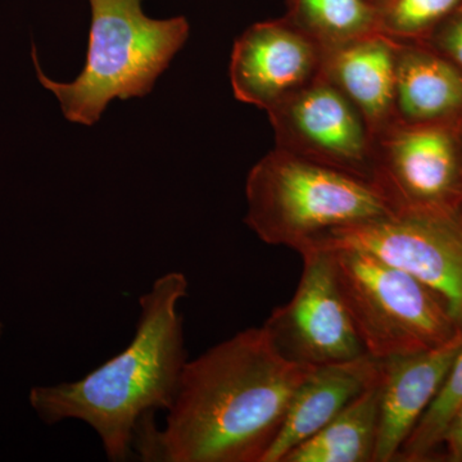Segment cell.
Segmentation results:
<instances>
[{
  "label": "cell",
  "instance_id": "6da1fadb",
  "mask_svg": "<svg viewBox=\"0 0 462 462\" xmlns=\"http://www.w3.org/2000/svg\"><path fill=\"white\" fill-rule=\"evenodd\" d=\"M314 369L282 357L263 327L240 331L188 360L165 428L143 419L133 449L143 461L263 462Z\"/></svg>",
  "mask_w": 462,
  "mask_h": 462
},
{
  "label": "cell",
  "instance_id": "7a4b0ae2",
  "mask_svg": "<svg viewBox=\"0 0 462 462\" xmlns=\"http://www.w3.org/2000/svg\"><path fill=\"white\" fill-rule=\"evenodd\" d=\"M182 273L160 276L139 298L129 346L84 378L30 392L39 418L53 425L79 420L96 431L109 461H126L143 419L171 407L188 363L179 303L188 294Z\"/></svg>",
  "mask_w": 462,
  "mask_h": 462
},
{
  "label": "cell",
  "instance_id": "3957f363",
  "mask_svg": "<svg viewBox=\"0 0 462 462\" xmlns=\"http://www.w3.org/2000/svg\"><path fill=\"white\" fill-rule=\"evenodd\" d=\"M91 9L87 62L72 83H58L42 72L36 47V76L60 100L71 123L93 126L116 98L147 96L189 38L185 17L153 20L142 0H88Z\"/></svg>",
  "mask_w": 462,
  "mask_h": 462
},
{
  "label": "cell",
  "instance_id": "277c9868",
  "mask_svg": "<svg viewBox=\"0 0 462 462\" xmlns=\"http://www.w3.org/2000/svg\"><path fill=\"white\" fill-rule=\"evenodd\" d=\"M245 196L249 229L298 254L336 227L393 214L372 182L278 148L252 167Z\"/></svg>",
  "mask_w": 462,
  "mask_h": 462
},
{
  "label": "cell",
  "instance_id": "5b68a950",
  "mask_svg": "<svg viewBox=\"0 0 462 462\" xmlns=\"http://www.w3.org/2000/svg\"><path fill=\"white\" fill-rule=\"evenodd\" d=\"M328 251L355 329L375 360L436 348L462 329L445 300L411 273L361 249Z\"/></svg>",
  "mask_w": 462,
  "mask_h": 462
},
{
  "label": "cell",
  "instance_id": "8992f818",
  "mask_svg": "<svg viewBox=\"0 0 462 462\" xmlns=\"http://www.w3.org/2000/svg\"><path fill=\"white\" fill-rule=\"evenodd\" d=\"M355 248L411 273L445 300L462 328V206L412 209L336 227L306 249Z\"/></svg>",
  "mask_w": 462,
  "mask_h": 462
},
{
  "label": "cell",
  "instance_id": "52a82bcc",
  "mask_svg": "<svg viewBox=\"0 0 462 462\" xmlns=\"http://www.w3.org/2000/svg\"><path fill=\"white\" fill-rule=\"evenodd\" d=\"M370 182L392 212L462 206V125H389L374 136Z\"/></svg>",
  "mask_w": 462,
  "mask_h": 462
},
{
  "label": "cell",
  "instance_id": "ba28073f",
  "mask_svg": "<svg viewBox=\"0 0 462 462\" xmlns=\"http://www.w3.org/2000/svg\"><path fill=\"white\" fill-rule=\"evenodd\" d=\"M296 293L276 307L263 329L273 346L291 363L325 366L367 355L337 282L328 249H306Z\"/></svg>",
  "mask_w": 462,
  "mask_h": 462
},
{
  "label": "cell",
  "instance_id": "9c48e42d",
  "mask_svg": "<svg viewBox=\"0 0 462 462\" xmlns=\"http://www.w3.org/2000/svg\"><path fill=\"white\" fill-rule=\"evenodd\" d=\"M282 152L372 181L374 138L363 115L320 74L267 111Z\"/></svg>",
  "mask_w": 462,
  "mask_h": 462
},
{
  "label": "cell",
  "instance_id": "30bf717a",
  "mask_svg": "<svg viewBox=\"0 0 462 462\" xmlns=\"http://www.w3.org/2000/svg\"><path fill=\"white\" fill-rule=\"evenodd\" d=\"M322 48L285 17L248 27L234 42L230 81L239 102L270 111L319 78Z\"/></svg>",
  "mask_w": 462,
  "mask_h": 462
},
{
  "label": "cell",
  "instance_id": "8fae6325",
  "mask_svg": "<svg viewBox=\"0 0 462 462\" xmlns=\"http://www.w3.org/2000/svg\"><path fill=\"white\" fill-rule=\"evenodd\" d=\"M462 346V329L436 348L382 361L379 428L373 462L397 458L433 402Z\"/></svg>",
  "mask_w": 462,
  "mask_h": 462
},
{
  "label": "cell",
  "instance_id": "7c38bea8",
  "mask_svg": "<svg viewBox=\"0 0 462 462\" xmlns=\"http://www.w3.org/2000/svg\"><path fill=\"white\" fill-rule=\"evenodd\" d=\"M382 375V361L365 355L346 363L315 367L298 387L281 431L263 462H282L360 396Z\"/></svg>",
  "mask_w": 462,
  "mask_h": 462
},
{
  "label": "cell",
  "instance_id": "4fadbf2b",
  "mask_svg": "<svg viewBox=\"0 0 462 462\" xmlns=\"http://www.w3.org/2000/svg\"><path fill=\"white\" fill-rule=\"evenodd\" d=\"M397 41L375 33L322 50L321 74L354 103L373 138L396 121Z\"/></svg>",
  "mask_w": 462,
  "mask_h": 462
},
{
  "label": "cell",
  "instance_id": "5bb4252c",
  "mask_svg": "<svg viewBox=\"0 0 462 462\" xmlns=\"http://www.w3.org/2000/svg\"><path fill=\"white\" fill-rule=\"evenodd\" d=\"M394 123L462 125V71L427 42H397Z\"/></svg>",
  "mask_w": 462,
  "mask_h": 462
},
{
  "label": "cell",
  "instance_id": "9a60e30c",
  "mask_svg": "<svg viewBox=\"0 0 462 462\" xmlns=\"http://www.w3.org/2000/svg\"><path fill=\"white\" fill-rule=\"evenodd\" d=\"M382 375L282 462H373L379 428Z\"/></svg>",
  "mask_w": 462,
  "mask_h": 462
},
{
  "label": "cell",
  "instance_id": "2e32d148",
  "mask_svg": "<svg viewBox=\"0 0 462 462\" xmlns=\"http://www.w3.org/2000/svg\"><path fill=\"white\" fill-rule=\"evenodd\" d=\"M284 17L322 50L379 33L369 0H287Z\"/></svg>",
  "mask_w": 462,
  "mask_h": 462
},
{
  "label": "cell",
  "instance_id": "e0dca14e",
  "mask_svg": "<svg viewBox=\"0 0 462 462\" xmlns=\"http://www.w3.org/2000/svg\"><path fill=\"white\" fill-rule=\"evenodd\" d=\"M462 404V346L447 374L442 387L411 434L398 452L396 460L416 462L427 460L442 443L443 434L452 416Z\"/></svg>",
  "mask_w": 462,
  "mask_h": 462
},
{
  "label": "cell",
  "instance_id": "ac0fdd59",
  "mask_svg": "<svg viewBox=\"0 0 462 462\" xmlns=\"http://www.w3.org/2000/svg\"><path fill=\"white\" fill-rule=\"evenodd\" d=\"M460 9L462 0H382L378 32L397 42H427Z\"/></svg>",
  "mask_w": 462,
  "mask_h": 462
},
{
  "label": "cell",
  "instance_id": "d6986e66",
  "mask_svg": "<svg viewBox=\"0 0 462 462\" xmlns=\"http://www.w3.org/2000/svg\"><path fill=\"white\" fill-rule=\"evenodd\" d=\"M427 44L448 58L462 71V9L431 33Z\"/></svg>",
  "mask_w": 462,
  "mask_h": 462
},
{
  "label": "cell",
  "instance_id": "ffe728a7",
  "mask_svg": "<svg viewBox=\"0 0 462 462\" xmlns=\"http://www.w3.org/2000/svg\"><path fill=\"white\" fill-rule=\"evenodd\" d=\"M440 445H445L449 461L462 462V404L452 416Z\"/></svg>",
  "mask_w": 462,
  "mask_h": 462
},
{
  "label": "cell",
  "instance_id": "44dd1931",
  "mask_svg": "<svg viewBox=\"0 0 462 462\" xmlns=\"http://www.w3.org/2000/svg\"><path fill=\"white\" fill-rule=\"evenodd\" d=\"M370 3H372V5H378L380 2H382V0H369Z\"/></svg>",
  "mask_w": 462,
  "mask_h": 462
},
{
  "label": "cell",
  "instance_id": "7402d4cb",
  "mask_svg": "<svg viewBox=\"0 0 462 462\" xmlns=\"http://www.w3.org/2000/svg\"><path fill=\"white\" fill-rule=\"evenodd\" d=\"M2 330H3V327H2V324H0V337H2Z\"/></svg>",
  "mask_w": 462,
  "mask_h": 462
}]
</instances>
